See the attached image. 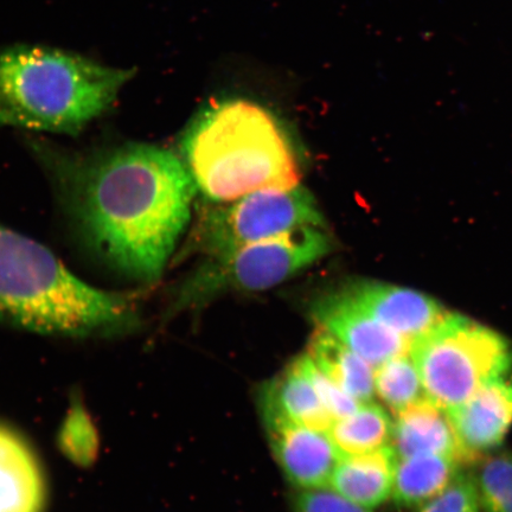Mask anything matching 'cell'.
Instances as JSON below:
<instances>
[{"instance_id":"obj_14","label":"cell","mask_w":512,"mask_h":512,"mask_svg":"<svg viewBox=\"0 0 512 512\" xmlns=\"http://www.w3.org/2000/svg\"><path fill=\"white\" fill-rule=\"evenodd\" d=\"M396 459L392 446L341 457L332 472L331 488L361 507H380L393 495Z\"/></svg>"},{"instance_id":"obj_16","label":"cell","mask_w":512,"mask_h":512,"mask_svg":"<svg viewBox=\"0 0 512 512\" xmlns=\"http://www.w3.org/2000/svg\"><path fill=\"white\" fill-rule=\"evenodd\" d=\"M460 464L457 458L439 454L396 459L393 501L401 508L421 507L459 475Z\"/></svg>"},{"instance_id":"obj_1","label":"cell","mask_w":512,"mask_h":512,"mask_svg":"<svg viewBox=\"0 0 512 512\" xmlns=\"http://www.w3.org/2000/svg\"><path fill=\"white\" fill-rule=\"evenodd\" d=\"M37 152L96 254L133 280L162 278L197 192L181 156L134 143L88 153L37 146Z\"/></svg>"},{"instance_id":"obj_10","label":"cell","mask_w":512,"mask_h":512,"mask_svg":"<svg viewBox=\"0 0 512 512\" xmlns=\"http://www.w3.org/2000/svg\"><path fill=\"white\" fill-rule=\"evenodd\" d=\"M342 290L371 317L411 342L426 335L448 315L437 300L412 288L357 280Z\"/></svg>"},{"instance_id":"obj_4","label":"cell","mask_w":512,"mask_h":512,"mask_svg":"<svg viewBox=\"0 0 512 512\" xmlns=\"http://www.w3.org/2000/svg\"><path fill=\"white\" fill-rule=\"evenodd\" d=\"M133 74L60 49H0V126L79 134L110 110Z\"/></svg>"},{"instance_id":"obj_18","label":"cell","mask_w":512,"mask_h":512,"mask_svg":"<svg viewBox=\"0 0 512 512\" xmlns=\"http://www.w3.org/2000/svg\"><path fill=\"white\" fill-rule=\"evenodd\" d=\"M394 421L386 409L371 401L354 414L336 420L328 432L339 457L357 456L392 445Z\"/></svg>"},{"instance_id":"obj_7","label":"cell","mask_w":512,"mask_h":512,"mask_svg":"<svg viewBox=\"0 0 512 512\" xmlns=\"http://www.w3.org/2000/svg\"><path fill=\"white\" fill-rule=\"evenodd\" d=\"M304 227H325L304 185L265 189L204 210L195 227V247L213 258Z\"/></svg>"},{"instance_id":"obj_19","label":"cell","mask_w":512,"mask_h":512,"mask_svg":"<svg viewBox=\"0 0 512 512\" xmlns=\"http://www.w3.org/2000/svg\"><path fill=\"white\" fill-rule=\"evenodd\" d=\"M375 394L394 415L427 398L411 354L396 356L374 371Z\"/></svg>"},{"instance_id":"obj_20","label":"cell","mask_w":512,"mask_h":512,"mask_svg":"<svg viewBox=\"0 0 512 512\" xmlns=\"http://www.w3.org/2000/svg\"><path fill=\"white\" fill-rule=\"evenodd\" d=\"M59 445L75 464L91 465L98 454L99 439L93 421L80 403L70 408L59 434Z\"/></svg>"},{"instance_id":"obj_9","label":"cell","mask_w":512,"mask_h":512,"mask_svg":"<svg viewBox=\"0 0 512 512\" xmlns=\"http://www.w3.org/2000/svg\"><path fill=\"white\" fill-rule=\"evenodd\" d=\"M310 313L318 328L330 332L375 368L411 352V341L371 317L342 288L315 300Z\"/></svg>"},{"instance_id":"obj_12","label":"cell","mask_w":512,"mask_h":512,"mask_svg":"<svg viewBox=\"0 0 512 512\" xmlns=\"http://www.w3.org/2000/svg\"><path fill=\"white\" fill-rule=\"evenodd\" d=\"M46 478L21 434L0 424V512H44Z\"/></svg>"},{"instance_id":"obj_24","label":"cell","mask_w":512,"mask_h":512,"mask_svg":"<svg viewBox=\"0 0 512 512\" xmlns=\"http://www.w3.org/2000/svg\"><path fill=\"white\" fill-rule=\"evenodd\" d=\"M294 512H371L338 492L322 489L302 490L293 499Z\"/></svg>"},{"instance_id":"obj_23","label":"cell","mask_w":512,"mask_h":512,"mask_svg":"<svg viewBox=\"0 0 512 512\" xmlns=\"http://www.w3.org/2000/svg\"><path fill=\"white\" fill-rule=\"evenodd\" d=\"M477 480L458 475L446 488L416 512H480Z\"/></svg>"},{"instance_id":"obj_21","label":"cell","mask_w":512,"mask_h":512,"mask_svg":"<svg viewBox=\"0 0 512 512\" xmlns=\"http://www.w3.org/2000/svg\"><path fill=\"white\" fill-rule=\"evenodd\" d=\"M480 504L486 512H512V454L491 458L477 480Z\"/></svg>"},{"instance_id":"obj_8","label":"cell","mask_w":512,"mask_h":512,"mask_svg":"<svg viewBox=\"0 0 512 512\" xmlns=\"http://www.w3.org/2000/svg\"><path fill=\"white\" fill-rule=\"evenodd\" d=\"M259 408L273 456L288 482L300 490L328 486L341 458L328 433L297 424L264 399L259 398Z\"/></svg>"},{"instance_id":"obj_11","label":"cell","mask_w":512,"mask_h":512,"mask_svg":"<svg viewBox=\"0 0 512 512\" xmlns=\"http://www.w3.org/2000/svg\"><path fill=\"white\" fill-rule=\"evenodd\" d=\"M465 463L502 444L512 425V383L498 379L448 409Z\"/></svg>"},{"instance_id":"obj_5","label":"cell","mask_w":512,"mask_h":512,"mask_svg":"<svg viewBox=\"0 0 512 512\" xmlns=\"http://www.w3.org/2000/svg\"><path fill=\"white\" fill-rule=\"evenodd\" d=\"M428 399L448 411L512 369V348L498 332L454 313L411 345Z\"/></svg>"},{"instance_id":"obj_3","label":"cell","mask_w":512,"mask_h":512,"mask_svg":"<svg viewBox=\"0 0 512 512\" xmlns=\"http://www.w3.org/2000/svg\"><path fill=\"white\" fill-rule=\"evenodd\" d=\"M197 192L213 204L300 184L290 137L267 108L229 98L203 107L185 131L181 153Z\"/></svg>"},{"instance_id":"obj_6","label":"cell","mask_w":512,"mask_h":512,"mask_svg":"<svg viewBox=\"0 0 512 512\" xmlns=\"http://www.w3.org/2000/svg\"><path fill=\"white\" fill-rule=\"evenodd\" d=\"M334 249L326 227H304L279 238L208 258L187 284L178 309L200 306L226 292L270 290L315 265Z\"/></svg>"},{"instance_id":"obj_17","label":"cell","mask_w":512,"mask_h":512,"mask_svg":"<svg viewBox=\"0 0 512 512\" xmlns=\"http://www.w3.org/2000/svg\"><path fill=\"white\" fill-rule=\"evenodd\" d=\"M259 398L271 402L288 418L313 431L328 433L335 422L294 360L283 373L265 383Z\"/></svg>"},{"instance_id":"obj_15","label":"cell","mask_w":512,"mask_h":512,"mask_svg":"<svg viewBox=\"0 0 512 512\" xmlns=\"http://www.w3.org/2000/svg\"><path fill=\"white\" fill-rule=\"evenodd\" d=\"M307 351L318 368L345 393L361 403L374 400V370L369 362L348 345L316 326Z\"/></svg>"},{"instance_id":"obj_2","label":"cell","mask_w":512,"mask_h":512,"mask_svg":"<svg viewBox=\"0 0 512 512\" xmlns=\"http://www.w3.org/2000/svg\"><path fill=\"white\" fill-rule=\"evenodd\" d=\"M0 320L37 334L112 337L140 324L137 299L83 283L48 248L0 224Z\"/></svg>"},{"instance_id":"obj_13","label":"cell","mask_w":512,"mask_h":512,"mask_svg":"<svg viewBox=\"0 0 512 512\" xmlns=\"http://www.w3.org/2000/svg\"><path fill=\"white\" fill-rule=\"evenodd\" d=\"M392 446L396 458L439 454L465 463L446 409L422 399L395 415Z\"/></svg>"},{"instance_id":"obj_22","label":"cell","mask_w":512,"mask_h":512,"mask_svg":"<svg viewBox=\"0 0 512 512\" xmlns=\"http://www.w3.org/2000/svg\"><path fill=\"white\" fill-rule=\"evenodd\" d=\"M296 363L303 371L306 379L309 380L313 389L323 403L326 411L332 416V419L341 420L354 414L361 402H358L352 396L345 393L337 384L326 376L320 370L309 354L300 355L296 358Z\"/></svg>"}]
</instances>
